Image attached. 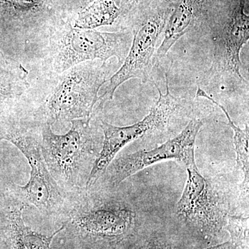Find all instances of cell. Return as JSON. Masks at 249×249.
Wrapping results in <instances>:
<instances>
[{
    "mask_svg": "<svg viewBox=\"0 0 249 249\" xmlns=\"http://www.w3.org/2000/svg\"><path fill=\"white\" fill-rule=\"evenodd\" d=\"M107 61L83 62L60 74L39 77L37 95L30 116L36 122L50 124L91 119L98 93L109 79Z\"/></svg>",
    "mask_w": 249,
    "mask_h": 249,
    "instance_id": "6da1fadb",
    "label": "cell"
},
{
    "mask_svg": "<svg viewBox=\"0 0 249 249\" xmlns=\"http://www.w3.org/2000/svg\"><path fill=\"white\" fill-rule=\"evenodd\" d=\"M132 41L129 31L101 32L76 29L71 22L62 23L51 32L37 55L35 69L40 74L53 76L83 62H106L111 58L117 59L121 66Z\"/></svg>",
    "mask_w": 249,
    "mask_h": 249,
    "instance_id": "7a4b0ae2",
    "label": "cell"
},
{
    "mask_svg": "<svg viewBox=\"0 0 249 249\" xmlns=\"http://www.w3.org/2000/svg\"><path fill=\"white\" fill-rule=\"evenodd\" d=\"M0 140L14 145L30 165L29 181L24 186H17L24 199L40 212H57L63 204V196L58 183L49 173L41 151L40 124L35 121L32 129L22 124V116L0 118Z\"/></svg>",
    "mask_w": 249,
    "mask_h": 249,
    "instance_id": "3957f363",
    "label": "cell"
},
{
    "mask_svg": "<svg viewBox=\"0 0 249 249\" xmlns=\"http://www.w3.org/2000/svg\"><path fill=\"white\" fill-rule=\"evenodd\" d=\"M174 0H163L134 18L132 41L120 68L107 80L104 92L98 97L99 106L112 99L116 89L133 78L146 83L150 80L157 40L164 30Z\"/></svg>",
    "mask_w": 249,
    "mask_h": 249,
    "instance_id": "277c9868",
    "label": "cell"
},
{
    "mask_svg": "<svg viewBox=\"0 0 249 249\" xmlns=\"http://www.w3.org/2000/svg\"><path fill=\"white\" fill-rule=\"evenodd\" d=\"M91 119L71 121V129L65 134L54 133L52 126L40 124V147L49 173L56 183L75 186L80 173L94 151Z\"/></svg>",
    "mask_w": 249,
    "mask_h": 249,
    "instance_id": "5b68a950",
    "label": "cell"
},
{
    "mask_svg": "<svg viewBox=\"0 0 249 249\" xmlns=\"http://www.w3.org/2000/svg\"><path fill=\"white\" fill-rule=\"evenodd\" d=\"M165 77L166 92L162 93L160 88L156 86L160 96L150 112L142 121L130 125L119 127L108 124L101 119L100 120L104 140L102 149L90 170L86 181L87 188L92 186L102 176L123 147L136 139L143 137L148 132L163 129L169 122L172 116L178 109V100L170 93L168 76L165 75Z\"/></svg>",
    "mask_w": 249,
    "mask_h": 249,
    "instance_id": "8992f818",
    "label": "cell"
},
{
    "mask_svg": "<svg viewBox=\"0 0 249 249\" xmlns=\"http://www.w3.org/2000/svg\"><path fill=\"white\" fill-rule=\"evenodd\" d=\"M188 178L177 206V214L206 235L225 227L227 212L213 185L201 175L196 161L186 165Z\"/></svg>",
    "mask_w": 249,
    "mask_h": 249,
    "instance_id": "52a82bcc",
    "label": "cell"
},
{
    "mask_svg": "<svg viewBox=\"0 0 249 249\" xmlns=\"http://www.w3.org/2000/svg\"><path fill=\"white\" fill-rule=\"evenodd\" d=\"M203 125L199 119H193L175 138L150 150H140L116 160L110 168V181L119 186L126 178L144 168L163 161L176 160L187 165L196 161L195 146L196 136Z\"/></svg>",
    "mask_w": 249,
    "mask_h": 249,
    "instance_id": "ba28073f",
    "label": "cell"
},
{
    "mask_svg": "<svg viewBox=\"0 0 249 249\" xmlns=\"http://www.w3.org/2000/svg\"><path fill=\"white\" fill-rule=\"evenodd\" d=\"M249 0H214L208 21L219 27V47L224 67L240 80V53L249 41Z\"/></svg>",
    "mask_w": 249,
    "mask_h": 249,
    "instance_id": "9c48e42d",
    "label": "cell"
},
{
    "mask_svg": "<svg viewBox=\"0 0 249 249\" xmlns=\"http://www.w3.org/2000/svg\"><path fill=\"white\" fill-rule=\"evenodd\" d=\"M31 72L0 52V118L31 114L38 79Z\"/></svg>",
    "mask_w": 249,
    "mask_h": 249,
    "instance_id": "30bf717a",
    "label": "cell"
},
{
    "mask_svg": "<svg viewBox=\"0 0 249 249\" xmlns=\"http://www.w3.org/2000/svg\"><path fill=\"white\" fill-rule=\"evenodd\" d=\"M131 210L118 206H104L83 213L75 219L80 231L96 238H123L134 224Z\"/></svg>",
    "mask_w": 249,
    "mask_h": 249,
    "instance_id": "8fae6325",
    "label": "cell"
},
{
    "mask_svg": "<svg viewBox=\"0 0 249 249\" xmlns=\"http://www.w3.org/2000/svg\"><path fill=\"white\" fill-rule=\"evenodd\" d=\"M213 0H174V5L166 24L157 56L163 58L192 26L202 19L207 20Z\"/></svg>",
    "mask_w": 249,
    "mask_h": 249,
    "instance_id": "7c38bea8",
    "label": "cell"
},
{
    "mask_svg": "<svg viewBox=\"0 0 249 249\" xmlns=\"http://www.w3.org/2000/svg\"><path fill=\"white\" fill-rule=\"evenodd\" d=\"M24 206L10 207L4 211V220L7 223L8 231L11 238V249H51V244L53 237L66 225L64 224L60 229L52 235H42L27 227L23 220L22 211Z\"/></svg>",
    "mask_w": 249,
    "mask_h": 249,
    "instance_id": "4fadbf2b",
    "label": "cell"
},
{
    "mask_svg": "<svg viewBox=\"0 0 249 249\" xmlns=\"http://www.w3.org/2000/svg\"><path fill=\"white\" fill-rule=\"evenodd\" d=\"M120 15V9L113 0H94L73 19L72 27L78 29H93L111 25Z\"/></svg>",
    "mask_w": 249,
    "mask_h": 249,
    "instance_id": "5bb4252c",
    "label": "cell"
},
{
    "mask_svg": "<svg viewBox=\"0 0 249 249\" xmlns=\"http://www.w3.org/2000/svg\"><path fill=\"white\" fill-rule=\"evenodd\" d=\"M196 97L204 98L209 100L214 104H215L217 107L222 109L224 114L227 116L229 124L231 128L233 131V140L234 145H235V150L236 152V162L239 168L242 170L244 175L243 185L245 187L246 193L247 196L249 193V124L246 125L245 129L240 128L238 126L236 125L235 123L232 120L229 113L224 106H222L220 103L216 101L213 98L208 95V93L198 88L196 93Z\"/></svg>",
    "mask_w": 249,
    "mask_h": 249,
    "instance_id": "9a60e30c",
    "label": "cell"
},
{
    "mask_svg": "<svg viewBox=\"0 0 249 249\" xmlns=\"http://www.w3.org/2000/svg\"><path fill=\"white\" fill-rule=\"evenodd\" d=\"M225 227L230 233L234 249H249V217L229 216Z\"/></svg>",
    "mask_w": 249,
    "mask_h": 249,
    "instance_id": "2e32d148",
    "label": "cell"
},
{
    "mask_svg": "<svg viewBox=\"0 0 249 249\" xmlns=\"http://www.w3.org/2000/svg\"><path fill=\"white\" fill-rule=\"evenodd\" d=\"M163 0H121L119 18L133 19L137 15Z\"/></svg>",
    "mask_w": 249,
    "mask_h": 249,
    "instance_id": "e0dca14e",
    "label": "cell"
},
{
    "mask_svg": "<svg viewBox=\"0 0 249 249\" xmlns=\"http://www.w3.org/2000/svg\"><path fill=\"white\" fill-rule=\"evenodd\" d=\"M134 249H178L173 248L169 245H165V244L160 243V242H151L145 245L137 247ZM204 249H234L233 246L231 242H227L221 245L214 246V247H209Z\"/></svg>",
    "mask_w": 249,
    "mask_h": 249,
    "instance_id": "ac0fdd59",
    "label": "cell"
}]
</instances>
